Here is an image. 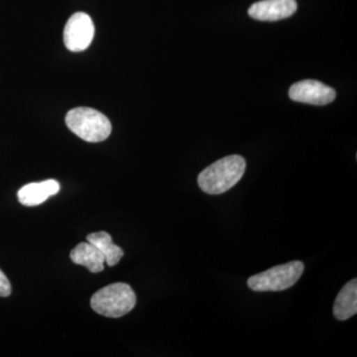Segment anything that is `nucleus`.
I'll use <instances>...</instances> for the list:
<instances>
[{"instance_id": "nucleus-1", "label": "nucleus", "mask_w": 357, "mask_h": 357, "mask_svg": "<svg viewBox=\"0 0 357 357\" xmlns=\"http://www.w3.org/2000/svg\"><path fill=\"white\" fill-rule=\"evenodd\" d=\"M245 169V159L241 155L225 157L199 173V187L208 195L223 194L241 180Z\"/></svg>"}, {"instance_id": "nucleus-2", "label": "nucleus", "mask_w": 357, "mask_h": 357, "mask_svg": "<svg viewBox=\"0 0 357 357\" xmlns=\"http://www.w3.org/2000/svg\"><path fill=\"white\" fill-rule=\"evenodd\" d=\"M66 124L73 133L86 142H102L112 133V123L102 112L91 107H77L66 115Z\"/></svg>"}, {"instance_id": "nucleus-3", "label": "nucleus", "mask_w": 357, "mask_h": 357, "mask_svg": "<svg viewBox=\"0 0 357 357\" xmlns=\"http://www.w3.org/2000/svg\"><path fill=\"white\" fill-rule=\"evenodd\" d=\"M136 295L126 283H114L100 289L91 297L93 311L107 318H121L132 311L136 305Z\"/></svg>"}, {"instance_id": "nucleus-4", "label": "nucleus", "mask_w": 357, "mask_h": 357, "mask_svg": "<svg viewBox=\"0 0 357 357\" xmlns=\"http://www.w3.org/2000/svg\"><path fill=\"white\" fill-rule=\"evenodd\" d=\"M305 265L301 261H292L253 275L248 285L255 292H277L287 290L297 283L304 273Z\"/></svg>"}, {"instance_id": "nucleus-5", "label": "nucleus", "mask_w": 357, "mask_h": 357, "mask_svg": "<svg viewBox=\"0 0 357 357\" xmlns=\"http://www.w3.org/2000/svg\"><path fill=\"white\" fill-rule=\"evenodd\" d=\"M95 36V24L91 16L77 13L70 16L64 29V43L68 50L82 52L89 48Z\"/></svg>"}, {"instance_id": "nucleus-6", "label": "nucleus", "mask_w": 357, "mask_h": 357, "mask_svg": "<svg viewBox=\"0 0 357 357\" xmlns=\"http://www.w3.org/2000/svg\"><path fill=\"white\" fill-rule=\"evenodd\" d=\"M289 96L294 102L312 105H326L335 100L337 93L331 86L316 79H304L294 84L289 89Z\"/></svg>"}, {"instance_id": "nucleus-7", "label": "nucleus", "mask_w": 357, "mask_h": 357, "mask_svg": "<svg viewBox=\"0 0 357 357\" xmlns=\"http://www.w3.org/2000/svg\"><path fill=\"white\" fill-rule=\"evenodd\" d=\"M296 0H261L248 9L251 18L259 21H278L290 17L297 11Z\"/></svg>"}, {"instance_id": "nucleus-8", "label": "nucleus", "mask_w": 357, "mask_h": 357, "mask_svg": "<svg viewBox=\"0 0 357 357\" xmlns=\"http://www.w3.org/2000/svg\"><path fill=\"white\" fill-rule=\"evenodd\" d=\"M60 191V184L56 180L31 183L23 185L18 192V199L23 206H35L43 204L46 199Z\"/></svg>"}, {"instance_id": "nucleus-9", "label": "nucleus", "mask_w": 357, "mask_h": 357, "mask_svg": "<svg viewBox=\"0 0 357 357\" xmlns=\"http://www.w3.org/2000/svg\"><path fill=\"white\" fill-rule=\"evenodd\" d=\"M70 259L75 264L86 267L91 273H100L105 269V256L95 245L89 243L77 244L70 251Z\"/></svg>"}, {"instance_id": "nucleus-10", "label": "nucleus", "mask_w": 357, "mask_h": 357, "mask_svg": "<svg viewBox=\"0 0 357 357\" xmlns=\"http://www.w3.org/2000/svg\"><path fill=\"white\" fill-rule=\"evenodd\" d=\"M357 312V280L352 279L345 284L344 288L338 293L335 305L333 316L338 321L351 319Z\"/></svg>"}, {"instance_id": "nucleus-11", "label": "nucleus", "mask_w": 357, "mask_h": 357, "mask_svg": "<svg viewBox=\"0 0 357 357\" xmlns=\"http://www.w3.org/2000/svg\"><path fill=\"white\" fill-rule=\"evenodd\" d=\"M88 243L95 245L105 256V263L109 266H115L123 257V250L119 246L115 245L112 236L107 232H93L86 236Z\"/></svg>"}, {"instance_id": "nucleus-12", "label": "nucleus", "mask_w": 357, "mask_h": 357, "mask_svg": "<svg viewBox=\"0 0 357 357\" xmlns=\"http://www.w3.org/2000/svg\"><path fill=\"white\" fill-rule=\"evenodd\" d=\"M11 294V285L6 274L0 270V297H8Z\"/></svg>"}]
</instances>
